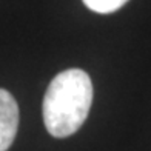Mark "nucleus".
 Here are the masks:
<instances>
[{
  "label": "nucleus",
  "instance_id": "obj_1",
  "mask_svg": "<svg viewBox=\"0 0 151 151\" xmlns=\"http://www.w3.org/2000/svg\"><path fill=\"white\" fill-rule=\"evenodd\" d=\"M93 104V83L83 70L59 73L48 85L43 97V122L52 137L73 136L83 125Z\"/></svg>",
  "mask_w": 151,
  "mask_h": 151
},
{
  "label": "nucleus",
  "instance_id": "obj_2",
  "mask_svg": "<svg viewBox=\"0 0 151 151\" xmlns=\"http://www.w3.org/2000/svg\"><path fill=\"white\" fill-rule=\"evenodd\" d=\"M19 128V106L9 91L0 88V151H8Z\"/></svg>",
  "mask_w": 151,
  "mask_h": 151
},
{
  "label": "nucleus",
  "instance_id": "obj_3",
  "mask_svg": "<svg viewBox=\"0 0 151 151\" xmlns=\"http://www.w3.org/2000/svg\"><path fill=\"white\" fill-rule=\"evenodd\" d=\"M128 0H83V3L94 12L99 14H109L122 8Z\"/></svg>",
  "mask_w": 151,
  "mask_h": 151
}]
</instances>
